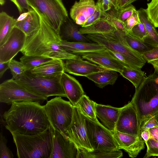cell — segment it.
<instances>
[{"mask_svg": "<svg viewBox=\"0 0 158 158\" xmlns=\"http://www.w3.org/2000/svg\"><path fill=\"white\" fill-rule=\"evenodd\" d=\"M30 13L24 20L16 21L15 26L23 32L27 37L31 35L40 28V22L37 13L32 8L29 10Z\"/></svg>", "mask_w": 158, "mask_h": 158, "instance_id": "obj_24", "label": "cell"}, {"mask_svg": "<svg viewBox=\"0 0 158 158\" xmlns=\"http://www.w3.org/2000/svg\"><path fill=\"white\" fill-rule=\"evenodd\" d=\"M60 45L67 52L74 54L81 55L107 49L104 46L96 43L82 42H70L61 40Z\"/></svg>", "mask_w": 158, "mask_h": 158, "instance_id": "obj_21", "label": "cell"}, {"mask_svg": "<svg viewBox=\"0 0 158 158\" xmlns=\"http://www.w3.org/2000/svg\"><path fill=\"white\" fill-rule=\"evenodd\" d=\"M96 4L94 0L76 1L70 9L71 18L77 24L82 26L94 12Z\"/></svg>", "mask_w": 158, "mask_h": 158, "instance_id": "obj_18", "label": "cell"}, {"mask_svg": "<svg viewBox=\"0 0 158 158\" xmlns=\"http://www.w3.org/2000/svg\"><path fill=\"white\" fill-rule=\"evenodd\" d=\"M142 55L148 62L158 59V46L153 47L151 50L142 54Z\"/></svg>", "mask_w": 158, "mask_h": 158, "instance_id": "obj_43", "label": "cell"}, {"mask_svg": "<svg viewBox=\"0 0 158 158\" xmlns=\"http://www.w3.org/2000/svg\"><path fill=\"white\" fill-rule=\"evenodd\" d=\"M16 19L4 12L0 13V46L5 42L13 28Z\"/></svg>", "mask_w": 158, "mask_h": 158, "instance_id": "obj_28", "label": "cell"}, {"mask_svg": "<svg viewBox=\"0 0 158 158\" xmlns=\"http://www.w3.org/2000/svg\"><path fill=\"white\" fill-rule=\"evenodd\" d=\"M116 29L109 22L102 17L101 19L90 26L81 27L79 29L81 34H104L114 32Z\"/></svg>", "mask_w": 158, "mask_h": 158, "instance_id": "obj_27", "label": "cell"}, {"mask_svg": "<svg viewBox=\"0 0 158 158\" xmlns=\"http://www.w3.org/2000/svg\"><path fill=\"white\" fill-rule=\"evenodd\" d=\"M51 127L49 129L34 135L12 133L18 157L50 158L52 147Z\"/></svg>", "mask_w": 158, "mask_h": 158, "instance_id": "obj_4", "label": "cell"}, {"mask_svg": "<svg viewBox=\"0 0 158 158\" xmlns=\"http://www.w3.org/2000/svg\"><path fill=\"white\" fill-rule=\"evenodd\" d=\"M77 158H119L123 156V152L119 150L113 152L94 150L87 151L77 149Z\"/></svg>", "mask_w": 158, "mask_h": 158, "instance_id": "obj_30", "label": "cell"}, {"mask_svg": "<svg viewBox=\"0 0 158 158\" xmlns=\"http://www.w3.org/2000/svg\"><path fill=\"white\" fill-rule=\"evenodd\" d=\"M140 22L139 13L137 10L123 22V23L128 33L135 25Z\"/></svg>", "mask_w": 158, "mask_h": 158, "instance_id": "obj_42", "label": "cell"}, {"mask_svg": "<svg viewBox=\"0 0 158 158\" xmlns=\"http://www.w3.org/2000/svg\"><path fill=\"white\" fill-rule=\"evenodd\" d=\"M155 127H158V118L153 117L147 121L144 125L140 128V132L141 133L145 130Z\"/></svg>", "mask_w": 158, "mask_h": 158, "instance_id": "obj_45", "label": "cell"}, {"mask_svg": "<svg viewBox=\"0 0 158 158\" xmlns=\"http://www.w3.org/2000/svg\"><path fill=\"white\" fill-rule=\"evenodd\" d=\"M137 0H117V10L126 7Z\"/></svg>", "mask_w": 158, "mask_h": 158, "instance_id": "obj_47", "label": "cell"}, {"mask_svg": "<svg viewBox=\"0 0 158 158\" xmlns=\"http://www.w3.org/2000/svg\"><path fill=\"white\" fill-rule=\"evenodd\" d=\"M120 108L95 103L96 114L102 124L111 132L115 130Z\"/></svg>", "mask_w": 158, "mask_h": 158, "instance_id": "obj_20", "label": "cell"}, {"mask_svg": "<svg viewBox=\"0 0 158 158\" xmlns=\"http://www.w3.org/2000/svg\"><path fill=\"white\" fill-rule=\"evenodd\" d=\"M40 25L39 29L27 37L21 52L23 55L41 56L66 60L79 57L62 48L59 34L42 17L39 15Z\"/></svg>", "mask_w": 158, "mask_h": 158, "instance_id": "obj_2", "label": "cell"}, {"mask_svg": "<svg viewBox=\"0 0 158 158\" xmlns=\"http://www.w3.org/2000/svg\"><path fill=\"white\" fill-rule=\"evenodd\" d=\"M69 17L62 23L59 35L62 40L87 42L89 39L79 32V26Z\"/></svg>", "mask_w": 158, "mask_h": 158, "instance_id": "obj_23", "label": "cell"}, {"mask_svg": "<svg viewBox=\"0 0 158 158\" xmlns=\"http://www.w3.org/2000/svg\"><path fill=\"white\" fill-rule=\"evenodd\" d=\"M66 133L67 137L77 149L87 151L94 150L87 137L85 117L76 106H73L72 121Z\"/></svg>", "mask_w": 158, "mask_h": 158, "instance_id": "obj_11", "label": "cell"}, {"mask_svg": "<svg viewBox=\"0 0 158 158\" xmlns=\"http://www.w3.org/2000/svg\"><path fill=\"white\" fill-rule=\"evenodd\" d=\"M131 102L136 111L140 128L152 118H158V75L155 72L135 89Z\"/></svg>", "mask_w": 158, "mask_h": 158, "instance_id": "obj_3", "label": "cell"}, {"mask_svg": "<svg viewBox=\"0 0 158 158\" xmlns=\"http://www.w3.org/2000/svg\"><path fill=\"white\" fill-rule=\"evenodd\" d=\"M113 6L115 10H117V0H111Z\"/></svg>", "mask_w": 158, "mask_h": 158, "instance_id": "obj_53", "label": "cell"}, {"mask_svg": "<svg viewBox=\"0 0 158 158\" xmlns=\"http://www.w3.org/2000/svg\"><path fill=\"white\" fill-rule=\"evenodd\" d=\"M115 130L123 133L141 137L138 115L131 102L120 108Z\"/></svg>", "mask_w": 158, "mask_h": 158, "instance_id": "obj_12", "label": "cell"}, {"mask_svg": "<svg viewBox=\"0 0 158 158\" xmlns=\"http://www.w3.org/2000/svg\"><path fill=\"white\" fill-rule=\"evenodd\" d=\"M52 147L50 158H77V148L67 137L51 126Z\"/></svg>", "mask_w": 158, "mask_h": 158, "instance_id": "obj_14", "label": "cell"}, {"mask_svg": "<svg viewBox=\"0 0 158 158\" xmlns=\"http://www.w3.org/2000/svg\"><path fill=\"white\" fill-rule=\"evenodd\" d=\"M128 33L136 38L143 41L147 35L145 27L141 21L135 25Z\"/></svg>", "mask_w": 158, "mask_h": 158, "instance_id": "obj_39", "label": "cell"}, {"mask_svg": "<svg viewBox=\"0 0 158 158\" xmlns=\"http://www.w3.org/2000/svg\"><path fill=\"white\" fill-rule=\"evenodd\" d=\"M101 8L103 10L107 11L111 9L113 6L111 0H101Z\"/></svg>", "mask_w": 158, "mask_h": 158, "instance_id": "obj_46", "label": "cell"}, {"mask_svg": "<svg viewBox=\"0 0 158 158\" xmlns=\"http://www.w3.org/2000/svg\"><path fill=\"white\" fill-rule=\"evenodd\" d=\"M150 138L158 140V127H155L149 129Z\"/></svg>", "mask_w": 158, "mask_h": 158, "instance_id": "obj_49", "label": "cell"}, {"mask_svg": "<svg viewBox=\"0 0 158 158\" xmlns=\"http://www.w3.org/2000/svg\"><path fill=\"white\" fill-rule=\"evenodd\" d=\"M24 88L13 78L0 85V102L9 104L14 102L34 101L42 103L47 99Z\"/></svg>", "mask_w": 158, "mask_h": 158, "instance_id": "obj_10", "label": "cell"}, {"mask_svg": "<svg viewBox=\"0 0 158 158\" xmlns=\"http://www.w3.org/2000/svg\"><path fill=\"white\" fill-rule=\"evenodd\" d=\"M117 72L106 69L92 73L86 77L94 81L98 87L102 88L108 85H113L115 83L118 77Z\"/></svg>", "mask_w": 158, "mask_h": 158, "instance_id": "obj_26", "label": "cell"}, {"mask_svg": "<svg viewBox=\"0 0 158 158\" xmlns=\"http://www.w3.org/2000/svg\"><path fill=\"white\" fill-rule=\"evenodd\" d=\"M10 69L12 78L16 80L22 76L27 71L23 63L12 59L9 62Z\"/></svg>", "mask_w": 158, "mask_h": 158, "instance_id": "obj_36", "label": "cell"}, {"mask_svg": "<svg viewBox=\"0 0 158 158\" xmlns=\"http://www.w3.org/2000/svg\"><path fill=\"white\" fill-rule=\"evenodd\" d=\"M96 103L84 94L76 106L84 116L92 120L96 121L98 119L96 114Z\"/></svg>", "mask_w": 158, "mask_h": 158, "instance_id": "obj_29", "label": "cell"}, {"mask_svg": "<svg viewBox=\"0 0 158 158\" xmlns=\"http://www.w3.org/2000/svg\"><path fill=\"white\" fill-rule=\"evenodd\" d=\"M124 77L129 81L137 88L146 77L141 69L125 67L120 73Z\"/></svg>", "mask_w": 158, "mask_h": 158, "instance_id": "obj_32", "label": "cell"}, {"mask_svg": "<svg viewBox=\"0 0 158 158\" xmlns=\"http://www.w3.org/2000/svg\"><path fill=\"white\" fill-rule=\"evenodd\" d=\"M16 6L19 13L26 12L31 8L27 3V0H10Z\"/></svg>", "mask_w": 158, "mask_h": 158, "instance_id": "obj_44", "label": "cell"}, {"mask_svg": "<svg viewBox=\"0 0 158 158\" xmlns=\"http://www.w3.org/2000/svg\"><path fill=\"white\" fill-rule=\"evenodd\" d=\"M65 60L64 62V72L76 76L86 77L92 73L107 69L79 57Z\"/></svg>", "mask_w": 158, "mask_h": 158, "instance_id": "obj_17", "label": "cell"}, {"mask_svg": "<svg viewBox=\"0 0 158 158\" xmlns=\"http://www.w3.org/2000/svg\"><path fill=\"white\" fill-rule=\"evenodd\" d=\"M116 10L114 8V9L110 10L107 12L102 9V17L109 22L117 30L128 33L124 26L123 22L119 20L117 17Z\"/></svg>", "mask_w": 158, "mask_h": 158, "instance_id": "obj_34", "label": "cell"}, {"mask_svg": "<svg viewBox=\"0 0 158 158\" xmlns=\"http://www.w3.org/2000/svg\"><path fill=\"white\" fill-rule=\"evenodd\" d=\"M119 149L126 151L130 157H136L145 148L144 141L141 137L119 132H112Z\"/></svg>", "mask_w": 158, "mask_h": 158, "instance_id": "obj_15", "label": "cell"}, {"mask_svg": "<svg viewBox=\"0 0 158 158\" xmlns=\"http://www.w3.org/2000/svg\"><path fill=\"white\" fill-rule=\"evenodd\" d=\"M145 9L148 17L156 27H158V0H151Z\"/></svg>", "mask_w": 158, "mask_h": 158, "instance_id": "obj_35", "label": "cell"}, {"mask_svg": "<svg viewBox=\"0 0 158 158\" xmlns=\"http://www.w3.org/2000/svg\"><path fill=\"white\" fill-rule=\"evenodd\" d=\"M6 0H0V4L1 5H3L5 2Z\"/></svg>", "mask_w": 158, "mask_h": 158, "instance_id": "obj_54", "label": "cell"}, {"mask_svg": "<svg viewBox=\"0 0 158 158\" xmlns=\"http://www.w3.org/2000/svg\"><path fill=\"white\" fill-rule=\"evenodd\" d=\"M141 136L144 142H147L151 137L149 130H147L142 132L141 133Z\"/></svg>", "mask_w": 158, "mask_h": 158, "instance_id": "obj_50", "label": "cell"}, {"mask_svg": "<svg viewBox=\"0 0 158 158\" xmlns=\"http://www.w3.org/2000/svg\"><path fill=\"white\" fill-rule=\"evenodd\" d=\"M136 11L135 7L131 4L116 10L117 17L123 22H125Z\"/></svg>", "mask_w": 158, "mask_h": 158, "instance_id": "obj_40", "label": "cell"}, {"mask_svg": "<svg viewBox=\"0 0 158 158\" xmlns=\"http://www.w3.org/2000/svg\"><path fill=\"white\" fill-rule=\"evenodd\" d=\"M81 55L83 59L107 69L114 70L120 73L126 67L107 48L104 50L87 53Z\"/></svg>", "mask_w": 158, "mask_h": 158, "instance_id": "obj_16", "label": "cell"}, {"mask_svg": "<svg viewBox=\"0 0 158 158\" xmlns=\"http://www.w3.org/2000/svg\"><path fill=\"white\" fill-rule=\"evenodd\" d=\"M11 105L3 115L5 127L11 134L32 135L50 128L44 105L34 101L14 102Z\"/></svg>", "mask_w": 158, "mask_h": 158, "instance_id": "obj_1", "label": "cell"}, {"mask_svg": "<svg viewBox=\"0 0 158 158\" xmlns=\"http://www.w3.org/2000/svg\"><path fill=\"white\" fill-rule=\"evenodd\" d=\"M119 31L128 46L141 55L150 51L153 47L143 41L136 38L128 33Z\"/></svg>", "mask_w": 158, "mask_h": 158, "instance_id": "obj_31", "label": "cell"}, {"mask_svg": "<svg viewBox=\"0 0 158 158\" xmlns=\"http://www.w3.org/2000/svg\"><path fill=\"white\" fill-rule=\"evenodd\" d=\"M27 37L23 32L15 26L5 42L0 46V62L10 61L21 52Z\"/></svg>", "mask_w": 158, "mask_h": 158, "instance_id": "obj_13", "label": "cell"}, {"mask_svg": "<svg viewBox=\"0 0 158 158\" xmlns=\"http://www.w3.org/2000/svg\"><path fill=\"white\" fill-rule=\"evenodd\" d=\"M30 13L29 10H28L27 12H25L21 13L16 19V21H20L25 19L29 15Z\"/></svg>", "mask_w": 158, "mask_h": 158, "instance_id": "obj_52", "label": "cell"}, {"mask_svg": "<svg viewBox=\"0 0 158 158\" xmlns=\"http://www.w3.org/2000/svg\"><path fill=\"white\" fill-rule=\"evenodd\" d=\"M7 141L2 132L0 135V158H13L12 152L7 146Z\"/></svg>", "mask_w": 158, "mask_h": 158, "instance_id": "obj_41", "label": "cell"}, {"mask_svg": "<svg viewBox=\"0 0 158 158\" xmlns=\"http://www.w3.org/2000/svg\"><path fill=\"white\" fill-rule=\"evenodd\" d=\"M28 71L37 76L47 77L58 76L64 72V62L61 59H53Z\"/></svg>", "mask_w": 158, "mask_h": 158, "instance_id": "obj_22", "label": "cell"}, {"mask_svg": "<svg viewBox=\"0 0 158 158\" xmlns=\"http://www.w3.org/2000/svg\"><path fill=\"white\" fill-rule=\"evenodd\" d=\"M151 64L154 69V72L158 75V59L148 62Z\"/></svg>", "mask_w": 158, "mask_h": 158, "instance_id": "obj_51", "label": "cell"}, {"mask_svg": "<svg viewBox=\"0 0 158 158\" xmlns=\"http://www.w3.org/2000/svg\"><path fill=\"white\" fill-rule=\"evenodd\" d=\"M86 37L109 50L123 55L134 68L141 69L146 62L140 53L128 46L118 30H116L114 33L108 34H88Z\"/></svg>", "mask_w": 158, "mask_h": 158, "instance_id": "obj_6", "label": "cell"}, {"mask_svg": "<svg viewBox=\"0 0 158 158\" xmlns=\"http://www.w3.org/2000/svg\"><path fill=\"white\" fill-rule=\"evenodd\" d=\"M44 107L51 126L67 137L66 132L73 119V105L70 101H65L61 97L58 96L48 101Z\"/></svg>", "mask_w": 158, "mask_h": 158, "instance_id": "obj_7", "label": "cell"}, {"mask_svg": "<svg viewBox=\"0 0 158 158\" xmlns=\"http://www.w3.org/2000/svg\"><path fill=\"white\" fill-rule=\"evenodd\" d=\"M102 9L100 1L96 4V9L94 12L86 20L81 27H85L91 25L97 22L101 18Z\"/></svg>", "mask_w": 158, "mask_h": 158, "instance_id": "obj_37", "label": "cell"}, {"mask_svg": "<svg viewBox=\"0 0 158 158\" xmlns=\"http://www.w3.org/2000/svg\"><path fill=\"white\" fill-rule=\"evenodd\" d=\"M145 143L147 147V150L143 158L158 156V140L150 138Z\"/></svg>", "mask_w": 158, "mask_h": 158, "instance_id": "obj_38", "label": "cell"}, {"mask_svg": "<svg viewBox=\"0 0 158 158\" xmlns=\"http://www.w3.org/2000/svg\"><path fill=\"white\" fill-rule=\"evenodd\" d=\"M87 137L94 150L110 152L119 150L111 131L98 121L84 116Z\"/></svg>", "mask_w": 158, "mask_h": 158, "instance_id": "obj_9", "label": "cell"}, {"mask_svg": "<svg viewBox=\"0 0 158 158\" xmlns=\"http://www.w3.org/2000/svg\"><path fill=\"white\" fill-rule=\"evenodd\" d=\"M61 83L67 98L73 106H76L85 94L81 84L73 77L64 72L61 78Z\"/></svg>", "mask_w": 158, "mask_h": 158, "instance_id": "obj_19", "label": "cell"}, {"mask_svg": "<svg viewBox=\"0 0 158 158\" xmlns=\"http://www.w3.org/2000/svg\"><path fill=\"white\" fill-rule=\"evenodd\" d=\"M62 75L42 77L34 75L26 71L22 76L15 80L27 90L39 96L47 98L54 96L67 98L61 83Z\"/></svg>", "mask_w": 158, "mask_h": 158, "instance_id": "obj_5", "label": "cell"}, {"mask_svg": "<svg viewBox=\"0 0 158 158\" xmlns=\"http://www.w3.org/2000/svg\"><path fill=\"white\" fill-rule=\"evenodd\" d=\"M29 6L59 34L60 26L69 17L62 0H27Z\"/></svg>", "mask_w": 158, "mask_h": 158, "instance_id": "obj_8", "label": "cell"}, {"mask_svg": "<svg viewBox=\"0 0 158 158\" xmlns=\"http://www.w3.org/2000/svg\"><path fill=\"white\" fill-rule=\"evenodd\" d=\"M137 11L140 20L144 25L147 34L144 42L153 47L158 46V31L149 20L146 9L140 8Z\"/></svg>", "mask_w": 158, "mask_h": 158, "instance_id": "obj_25", "label": "cell"}, {"mask_svg": "<svg viewBox=\"0 0 158 158\" xmlns=\"http://www.w3.org/2000/svg\"><path fill=\"white\" fill-rule=\"evenodd\" d=\"M53 59L51 58L31 55H24L20 60L26 68L27 71H30Z\"/></svg>", "mask_w": 158, "mask_h": 158, "instance_id": "obj_33", "label": "cell"}, {"mask_svg": "<svg viewBox=\"0 0 158 158\" xmlns=\"http://www.w3.org/2000/svg\"><path fill=\"white\" fill-rule=\"evenodd\" d=\"M10 61L6 62H0V78H1L4 73L8 69H9Z\"/></svg>", "mask_w": 158, "mask_h": 158, "instance_id": "obj_48", "label": "cell"}]
</instances>
